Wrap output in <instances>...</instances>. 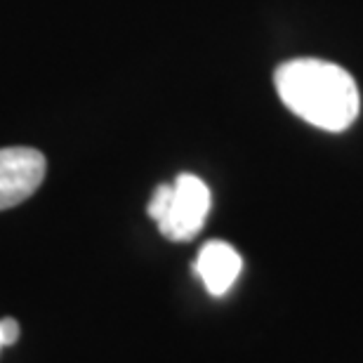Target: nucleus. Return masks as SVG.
Returning a JSON list of instances; mask_svg holds the SVG:
<instances>
[{
    "instance_id": "nucleus-1",
    "label": "nucleus",
    "mask_w": 363,
    "mask_h": 363,
    "mask_svg": "<svg viewBox=\"0 0 363 363\" xmlns=\"http://www.w3.org/2000/svg\"><path fill=\"white\" fill-rule=\"evenodd\" d=\"M276 90L290 111L311 125L340 133L357 121L361 97L342 67L321 60H295L276 71Z\"/></svg>"
},
{
    "instance_id": "nucleus-2",
    "label": "nucleus",
    "mask_w": 363,
    "mask_h": 363,
    "mask_svg": "<svg viewBox=\"0 0 363 363\" xmlns=\"http://www.w3.org/2000/svg\"><path fill=\"white\" fill-rule=\"evenodd\" d=\"M210 213V189L201 177L179 175L172 184H161L149 201V217L170 241H191Z\"/></svg>"
},
{
    "instance_id": "nucleus-3",
    "label": "nucleus",
    "mask_w": 363,
    "mask_h": 363,
    "mask_svg": "<svg viewBox=\"0 0 363 363\" xmlns=\"http://www.w3.org/2000/svg\"><path fill=\"white\" fill-rule=\"evenodd\" d=\"M45 156L38 149H0V210L14 208L31 199L45 179Z\"/></svg>"
},
{
    "instance_id": "nucleus-4",
    "label": "nucleus",
    "mask_w": 363,
    "mask_h": 363,
    "mask_svg": "<svg viewBox=\"0 0 363 363\" xmlns=\"http://www.w3.org/2000/svg\"><path fill=\"white\" fill-rule=\"evenodd\" d=\"M241 267L243 262L236 248H231L224 241H210L201 248L194 269L201 276L208 293L220 297L236 283L238 274H241Z\"/></svg>"
},
{
    "instance_id": "nucleus-5",
    "label": "nucleus",
    "mask_w": 363,
    "mask_h": 363,
    "mask_svg": "<svg viewBox=\"0 0 363 363\" xmlns=\"http://www.w3.org/2000/svg\"><path fill=\"white\" fill-rule=\"evenodd\" d=\"M19 323L14 318H3L0 321V337H3V347H10L19 340Z\"/></svg>"
},
{
    "instance_id": "nucleus-6",
    "label": "nucleus",
    "mask_w": 363,
    "mask_h": 363,
    "mask_svg": "<svg viewBox=\"0 0 363 363\" xmlns=\"http://www.w3.org/2000/svg\"><path fill=\"white\" fill-rule=\"evenodd\" d=\"M0 347H3V337H0Z\"/></svg>"
}]
</instances>
